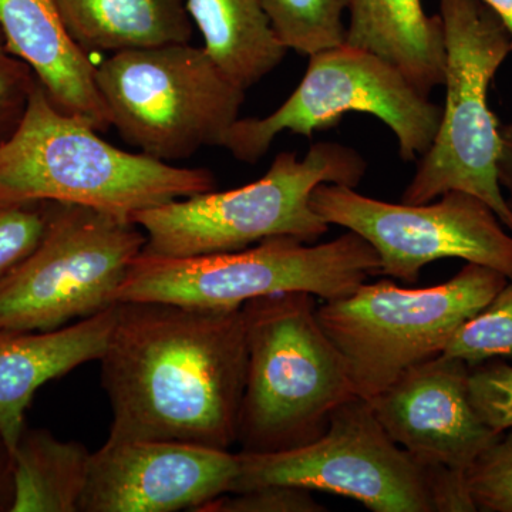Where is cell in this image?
Listing matches in <instances>:
<instances>
[{
  "mask_svg": "<svg viewBox=\"0 0 512 512\" xmlns=\"http://www.w3.org/2000/svg\"><path fill=\"white\" fill-rule=\"evenodd\" d=\"M96 82L110 126L170 164L224 146L247 92L190 42L113 53L97 67Z\"/></svg>",
  "mask_w": 512,
  "mask_h": 512,
  "instance_id": "52a82bcc",
  "label": "cell"
},
{
  "mask_svg": "<svg viewBox=\"0 0 512 512\" xmlns=\"http://www.w3.org/2000/svg\"><path fill=\"white\" fill-rule=\"evenodd\" d=\"M441 355L456 357L470 367L512 357V281L460 326Z\"/></svg>",
  "mask_w": 512,
  "mask_h": 512,
  "instance_id": "7402d4cb",
  "label": "cell"
},
{
  "mask_svg": "<svg viewBox=\"0 0 512 512\" xmlns=\"http://www.w3.org/2000/svg\"><path fill=\"white\" fill-rule=\"evenodd\" d=\"M446 45V89L439 130L419 158L403 204H426L450 191L483 200L512 232L498 181L500 126L488 103L495 74L511 53L507 29L481 0H439Z\"/></svg>",
  "mask_w": 512,
  "mask_h": 512,
  "instance_id": "8992f818",
  "label": "cell"
},
{
  "mask_svg": "<svg viewBox=\"0 0 512 512\" xmlns=\"http://www.w3.org/2000/svg\"><path fill=\"white\" fill-rule=\"evenodd\" d=\"M212 190L211 171L107 143L57 109L37 80L18 126L0 141V204L82 205L133 221L137 212Z\"/></svg>",
  "mask_w": 512,
  "mask_h": 512,
  "instance_id": "7a4b0ae2",
  "label": "cell"
},
{
  "mask_svg": "<svg viewBox=\"0 0 512 512\" xmlns=\"http://www.w3.org/2000/svg\"><path fill=\"white\" fill-rule=\"evenodd\" d=\"M100 380L111 407L106 441L237 444L247 375L241 308L119 302Z\"/></svg>",
  "mask_w": 512,
  "mask_h": 512,
  "instance_id": "6da1fadb",
  "label": "cell"
},
{
  "mask_svg": "<svg viewBox=\"0 0 512 512\" xmlns=\"http://www.w3.org/2000/svg\"><path fill=\"white\" fill-rule=\"evenodd\" d=\"M312 491L289 485H264L239 493L222 494L197 512H323L328 508L312 497Z\"/></svg>",
  "mask_w": 512,
  "mask_h": 512,
  "instance_id": "484cf974",
  "label": "cell"
},
{
  "mask_svg": "<svg viewBox=\"0 0 512 512\" xmlns=\"http://www.w3.org/2000/svg\"><path fill=\"white\" fill-rule=\"evenodd\" d=\"M376 275L379 255L355 232L325 244L276 237L241 251L188 258L141 252L117 292V303L235 309L259 296L293 291L332 301Z\"/></svg>",
  "mask_w": 512,
  "mask_h": 512,
  "instance_id": "5b68a950",
  "label": "cell"
},
{
  "mask_svg": "<svg viewBox=\"0 0 512 512\" xmlns=\"http://www.w3.org/2000/svg\"><path fill=\"white\" fill-rule=\"evenodd\" d=\"M510 279L466 264L444 284L410 289L389 279L318 303V320L348 365L356 396L372 400L410 367L444 352L454 333Z\"/></svg>",
  "mask_w": 512,
  "mask_h": 512,
  "instance_id": "ba28073f",
  "label": "cell"
},
{
  "mask_svg": "<svg viewBox=\"0 0 512 512\" xmlns=\"http://www.w3.org/2000/svg\"><path fill=\"white\" fill-rule=\"evenodd\" d=\"M204 49L242 89L274 72L288 50L276 39L262 0H187Z\"/></svg>",
  "mask_w": 512,
  "mask_h": 512,
  "instance_id": "d6986e66",
  "label": "cell"
},
{
  "mask_svg": "<svg viewBox=\"0 0 512 512\" xmlns=\"http://www.w3.org/2000/svg\"><path fill=\"white\" fill-rule=\"evenodd\" d=\"M36 80L28 64L9 52L0 30V141L18 126Z\"/></svg>",
  "mask_w": 512,
  "mask_h": 512,
  "instance_id": "4316f807",
  "label": "cell"
},
{
  "mask_svg": "<svg viewBox=\"0 0 512 512\" xmlns=\"http://www.w3.org/2000/svg\"><path fill=\"white\" fill-rule=\"evenodd\" d=\"M237 453L167 440L106 441L90 457L79 512L192 511L229 493Z\"/></svg>",
  "mask_w": 512,
  "mask_h": 512,
  "instance_id": "4fadbf2b",
  "label": "cell"
},
{
  "mask_svg": "<svg viewBox=\"0 0 512 512\" xmlns=\"http://www.w3.org/2000/svg\"><path fill=\"white\" fill-rule=\"evenodd\" d=\"M345 43L382 57L424 96L443 86V25L421 0H352Z\"/></svg>",
  "mask_w": 512,
  "mask_h": 512,
  "instance_id": "e0dca14e",
  "label": "cell"
},
{
  "mask_svg": "<svg viewBox=\"0 0 512 512\" xmlns=\"http://www.w3.org/2000/svg\"><path fill=\"white\" fill-rule=\"evenodd\" d=\"M92 453L50 431H23L12 463L10 512H79Z\"/></svg>",
  "mask_w": 512,
  "mask_h": 512,
  "instance_id": "ffe728a7",
  "label": "cell"
},
{
  "mask_svg": "<svg viewBox=\"0 0 512 512\" xmlns=\"http://www.w3.org/2000/svg\"><path fill=\"white\" fill-rule=\"evenodd\" d=\"M247 375L237 444L247 453L305 446L356 397L348 365L320 326L308 292L259 296L241 306Z\"/></svg>",
  "mask_w": 512,
  "mask_h": 512,
  "instance_id": "3957f363",
  "label": "cell"
},
{
  "mask_svg": "<svg viewBox=\"0 0 512 512\" xmlns=\"http://www.w3.org/2000/svg\"><path fill=\"white\" fill-rule=\"evenodd\" d=\"M311 205L326 224L355 232L372 245L380 275L416 284L431 262L457 258L512 281V232L468 192H446L426 204H393L346 185L323 183L313 190Z\"/></svg>",
  "mask_w": 512,
  "mask_h": 512,
  "instance_id": "7c38bea8",
  "label": "cell"
},
{
  "mask_svg": "<svg viewBox=\"0 0 512 512\" xmlns=\"http://www.w3.org/2000/svg\"><path fill=\"white\" fill-rule=\"evenodd\" d=\"M67 32L84 52H123L188 43L187 0H55Z\"/></svg>",
  "mask_w": 512,
  "mask_h": 512,
  "instance_id": "ac0fdd59",
  "label": "cell"
},
{
  "mask_svg": "<svg viewBox=\"0 0 512 512\" xmlns=\"http://www.w3.org/2000/svg\"><path fill=\"white\" fill-rule=\"evenodd\" d=\"M116 305L47 332L0 330V440L9 456L25 431V414L37 390L76 367L99 360L114 325Z\"/></svg>",
  "mask_w": 512,
  "mask_h": 512,
  "instance_id": "2e32d148",
  "label": "cell"
},
{
  "mask_svg": "<svg viewBox=\"0 0 512 512\" xmlns=\"http://www.w3.org/2000/svg\"><path fill=\"white\" fill-rule=\"evenodd\" d=\"M0 30L9 52L28 64L57 109L94 130L111 127L97 66L67 32L55 0H0Z\"/></svg>",
  "mask_w": 512,
  "mask_h": 512,
  "instance_id": "9a60e30c",
  "label": "cell"
},
{
  "mask_svg": "<svg viewBox=\"0 0 512 512\" xmlns=\"http://www.w3.org/2000/svg\"><path fill=\"white\" fill-rule=\"evenodd\" d=\"M470 366L439 355L410 367L372 400L383 429L427 468L467 473L501 434L478 416L468 389Z\"/></svg>",
  "mask_w": 512,
  "mask_h": 512,
  "instance_id": "5bb4252c",
  "label": "cell"
},
{
  "mask_svg": "<svg viewBox=\"0 0 512 512\" xmlns=\"http://www.w3.org/2000/svg\"><path fill=\"white\" fill-rule=\"evenodd\" d=\"M481 2L493 10L498 19L503 22L508 35H510L512 52V0H481Z\"/></svg>",
  "mask_w": 512,
  "mask_h": 512,
  "instance_id": "f1b7e54d",
  "label": "cell"
},
{
  "mask_svg": "<svg viewBox=\"0 0 512 512\" xmlns=\"http://www.w3.org/2000/svg\"><path fill=\"white\" fill-rule=\"evenodd\" d=\"M477 511L512 512V433L501 434L467 471Z\"/></svg>",
  "mask_w": 512,
  "mask_h": 512,
  "instance_id": "603a6c76",
  "label": "cell"
},
{
  "mask_svg": "<svg viewBox=\"0 0 512 512\" xmlns=\"http://www.w3.org/2000/svg\"><path fill=\"white\" fill-rule=\"evenodd\" d=\"M500 156H498L497 170L501 190L505 191V200L512 212V121L500 127Z\"/></svg>",
  "mask_w": 512,
  "mask_h": 512,
  "instance_id": "83f0119b",
  "label": "cell"
},
{
  "mask_svg": "<svg viewBox=\"0 0 512 512\" xmlns=\"http://www.w3.org/2000/svg\"><path fill=\"white\" fill-rule=\"evenodd\" d=\"M471 402L488 427L505 433L512 429V366L500 359L470 367Z\"/></svg>",
  "mask_w": 512,
  "mask_h": 512,
  "instance_id": "d4e9b609",
  "label": "cell"
},
{
  "mask_svg": "<svg viewBox=\"0 0 512 512\" xmlns=\"http://www.w3.org/2000/svg\"><path fill=\"white\" fill-rule=\"evenodd\" d=\"M367 171L355 148L320 141L302 158L282 151L264 177L228 191H207L137 212L151 255L188 258L241 251L265 239L292 237L313 244L329 225L311 195L319 184L356 188Z\"/></svg>",
  "mask_w": 512,
  "mask_h": 512,
  "instance_id": "277c9868",
  "label": "cell"
},
{
  "mask_svg": "<svg viewBox=\"0 0 512 512\" xmlns=\"http://www.w3.org/2000/svg\"><path fill=\"white\" fill-rule=\"evenodd\" d=\"M229 493L289 485L352 498L375 512H437L446 468H427L383 429L369 400L342 404L312 443L278 453H237Z\"/></svg>",
  "mask_w": 512,
  "mask_h": 512,
  "instance_id": "8fae6325",
  "label": "cell"
},
{
  "mask_svg": "<svg viewBox=\"0 0 512 512\" xmlns=\"http://www.w3.org/2000/svg\"><path fill=\"white\" fill-rule=\"evenodd\" d=\"M308 59L301 83L274 113L239 119L229 130L222 147L238 161L258 163L279 134L311 138L335 127L348 113L370 114L389 127L406 163L429 150L443 109L396 67L346 43Z\"/></svg>",
  "mask_w": 512,
  "mask_h": 512,
  "instance_id": "30bf717a",
  "label": "cell"
},
{
  "mask_svg": "<svg viewBox=\"0 0 512 512\" xmlns=\"http://www.w3.org/2000/svg\"><path fill=\"white\" fill-rule=\"evenodd\" d=\"M55 202L0 204V276L22 262L45 235Z\"/></svg>",
  "mask_w": 512,
  "mask_h": 512,
  "instance_id": "cb8c5ba5",
  "label": "cell"
},
{
  "mask_svg": "<svg viewBox=\"0 0 512 512\" xmlns=\"http://www.w3.org/2000/svg\"><path fill=\"white\" fill-rule=\"evenodd\" d=\"M144 247L133 221L55 202L42 241L0 276V330L47 332L113 308Z\"/></svg>",
  "mask_w": 512,
  "mask_h": 512,
  "instance_id": "9c48e42d",
  "label": "cell"
},
{
  "mask_svg": "<svg viewBox=\"0 0 512 512\" xmlns=\"http://www.w3.org/2000/svg\"><path fill=\"white\" fill-rule=\"evenodd\" d=\"M352 0H262L276 39L286 50L311 56L340 46Z\"/></svg>",
  "mask_w": 512,
  "mask_h": 512,
  "instance_id": "44dd1931",
  "label": "cell"
}]
</instances>
